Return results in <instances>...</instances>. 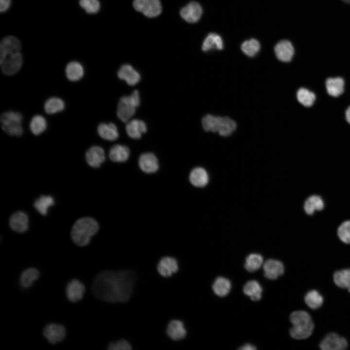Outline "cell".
Returning a JSON list of instances; mask_svg holds the SVG:
<instances>
[{
  "label": "cell",
  "mask_w": 350,
  "mask_h": 350,
  "mask_svg": "<svg viewBox=\"0 0 350 350\" xmlns=\"http://www.w3.org/2000/svg\"><path fill=\"white\" fill-rule=\"evenodd\" d=\"M260 44L255 39L244 41L241 45V49L243 52L249 57L255 56L260 50Z\"/></svg>",
  "instance_id": "60d3db41"
},
{
  "label": "cell",
  "mask_w": 350,
  "mask_h": 350,
  "mask_svg": "<svg viewBox=\"0 0 350 350\" xmlns=\"http://www.w3.org/2000/svg\"><path fill=\"white\" fill-rule=\"evenodd\" d=\"M22 115L18 112L13 111L3 113L0 116L1 128L8 135L20 137L23 133L21 125Z\"/></svg>",
  "instance_id": "8992f818"
},
{
  "label": "cell",
  "mask_w": 350,
  "mask_h": 350,
  "mask_svg": "<svg viewBox=\"0 0 350 350\" xmlns=\"http://www.w3.org/2000/svg\"><path fill=\"white\" fill-rule=\"evenodd\" d=\"M117 75L119 79L124 80L129 86L136 85L140 79V73L129 64L122 66Z\"/></svg>",
  "instance_id": "ac0fdd59"
},
{
  "label": "cell",
  "mask_w": 350,
  "mask_h": 350,
  "mask_svg": "<svg viewBox=\"0 0 350 350\" xmlns=\"http://www.w3.org/2000/svg\"><path fill=\"white\" fill-rule=\"evenodd\" d=\"M326 202L320 194L313 193L308 196L304 200L302 209L304 213L312 216L317 212H320L325 208Z\"/></svg>",
  "instance_id": "9c48e42d"
},
{
  "label": "cell",
  "mask_w": 350,
  "mask_h": 350,
  "mask_svg": "<svg viewBox=\"0 0 350 350\" xmlns=\"http://www.w3.org/2000/svg\"><path fill=\"white\" fill-rule=\"evenodd\" d=\"M333 281L339 287L347 288L350 286V269H344L334 272Z\"/></svg>",
  "instance_id": "8d00e7d4"
},
{
  "label": "cell",
  "mask_w": 350,
  "mask_h": 350,
  "mask_svg": "<svg viewBox=\"0 0 350 350\" xmlns=\"http://www.w3.org/2000/svg\"><path fill=\"white\" fill-rule=\"evenodd\" d=\"M133 6L137 11L149 18L157 17L162 11L160 0H134Z\"/></svg>",
  "instance_id": "ba28073f"
},
{
  "label": "cell",
  "mask_w": 350,
  "mask_h": 350,
  "mask_svg": "<svg viewBox=\"0 0 350 350\" xmlns=\"http://www.w3.org/2000/svg\"><path fill=\"white\" fill-rule=\"evenodd\" d=\"M349 292L350 293V286L348 288Z\"/></svg>",
  "instance_id": "c3c4849f"
},
{
  "label": "cell",
  "mask_w": 350,
  "mask_h": 350,
  "mask_svg": "<svg viewBox=\"0 0 350 350\" xmlns=\"http://www.w3.org/2000/svg\"><path fill=\"white\" fill-rule=\"evenodd\" d=\"M140 104V96L137 90H134L129 96L122 97L117 106L118 117L124 122H128L135 114L136 108Z\"/></svg>",
  "instance_id": "5b68a950"
},
{
  "label": "cell",
  "mask_w": 350,
  "mask_h": 350,
  "mask_svg": "<svg viewBox=\"0 0 350 350\" xmlns=\"http://www.w3.org/2000/svg\"><path fill=\"white\" fill-rule=\"evenodd\" d=\"M132 271H104L95 278L92 292L97 298L108 302H121L129 300L135 282Z\"/></svg>",
  "instance_id": "6da1fadb"
},
{
  "label": "cell",
  "mask_w": 350,
  "mask_h": 350,
  "mask_svg": "<svg viewBox=\"0 0 350 350\" xmlns=\"http://www.w3.org/2000/svg\"><path fill=\"white\" fill-rule=\"evenodd\" d=\"M29 126L31 132L37 136L45 131L47 128V123L44 117L36 115L32 118Z\"/></svg>",
  "instance_id": "e575fe53"
},
{
  "label": "cell",
  "mask_w": 350,
  "mask_h": 350,
  "mask_svg": "<svg viewBox=\"0 0 350 350\" xmlns=\"http://www.w3.org/2000/svg\"><path fill=\"white\" fill-rule=\"evenodd\" d=\"M178 269L176 260L172 257H163L158 265V273L164 277H169L176 273Z\"/></svg>",
  "instance_id": "ffe728a7"
},
{
  "label": "cell",
  "mask_w": 350,
  "mask_h": 350,
  "mask_svg": "<svg viewBox=\"0 0 350 350\" xmlns=\"http://www.w3.org/2000/svg\"><path fill=\"white\" fill-rule=\"evenodd\" d=\"M298 101L306 107L311 106L315 100V94L305 88H299L297 93Z\"/></svg>",
  "instance_id": "ab89813d"
},
{
  "label": "cell",
  "mask_w": 350,
  "mask_h": 350,
  "mask_svg": "<svg viewBox=\"0 0 350 350\" xmlns=\"http://www.w3.org/2000/svg\"><path fill=\"white\" fill-rule=\"evenodd\" d=\"M348 346L347 340L334 332L326 335L319 344V347L322 350H343Z\"/></svg>",
  "instance_id": "30bf717a"
},
{
  "label": "cell",
  "mask_w": 350,
  "mask_h": 350,
  "mask_svg": "<svg viewBox=\"0 0 350 350\" xmlns=\"http://www.w3.org/2000/svg\"><path fill=\"white\" fill-rule=\"evenodd\" d=\"M243 292L252 300L257 301L261 298L262 288L257 281L251 280L245 284L243 288Z\"/></svg>",
  "instance_id": "f546056e"
},
{
  "label": "cell",
  "mask_w": 350,
  "mask_h": 350,
  "mask_svg": "<svg viewBox=\"0 0 350 350\" xmlns=\"http://www.w3.org/2000/svg\"><path fill=\"white\" fill-rule=\"evenodd\" d=\"M43 334L50 343L54 344L65 338L66 329L62 325L50 323L44 328Z\"/></svg>",
  "instance_id": "8fae6325"
},
{
  "label": "cell",
  "mask_w": 350,
  "mask_h": 350,
  "mask_svg": "<svg viewBox=\"0 0 350 350\" xmlns=\"http://www.w3.org/2000/svg\"><path fill=\"white\" fill-rule=\"evenodd\" d=\"M129 155V148L125 145L120 144L113 146L110 149L109 154L110 159L117 162H125L128 159Z\"/></svg>",
  "instance_id": "4316f807"
},
{
  "label": "cell",
  "mask_w": 350,
  "mask_h": 350,
  "mask_svg": "<svg viewBox=\"0 0 350 350\" xmlns=\"http://www.w3.org/2000/svg\"><path fill=\"white\" fill-rule=\"evenodd\" d=\"M264 276L270 280L277 279L284 273V266L280 261L269 259L263 264Z\"/></svg>",
  "instance_id": "e0dca14e"
},
{
  "label": "cell",
  "mask_w": 350,
  "mask_h": 350,
  "mask_svg": "<svg viewBox=\"0 0 350 350\" xmlns=\"http://www.w3.org/2000/svg\"><path fill=\"white\" fill-rule=\"evenodd\" d=\"M263 262V258L259 254L253 253L245 259V267L248 272H253L259 269Z\"/></svg>",
  "instance_id": "f35d334b"
},
{
  "label": "cell",
  "mask_w": 350,
  "mask_h": 350,
  "mask_svg": "<svg viewBox=\"0 0 350 350\" xmlns=\"http://www.w3.org/2000/svg\"><path fill=\"white\" fill-rule=\"evenodd\" d=\"M292 327L289 331L291 336L296 339H304L310 337L314 329L310 315L306 311H296L290 315Z\"/></svg>",
  "instance_id": "7a4b0ae2"
},
{
  "label": "cell",
  "mask_w": 350,
  "mask_h": 350,
  "mask_svg": "<svg viewBox=\"0 0 350 350\" xmlns=\"http://www.w3.org/2000/svg\"><path fill=\"white\" fill-rule=\"evenodd\" d=\"M98 229V224L93 218H81L76 221L72 228L71 238L76 245L85 246L88 244L91 237Z\"/></svg>",
  "instance_id": "3957f363"
},
{
  "label": "cell",
  "mask_w": 350,
  "mask_h": 350,
  "mask_svg": "<svg viewBox=\"0 0 350 350\" xmlns=\"http://www.w3.org/2000/svg\"><path fill=\"white\" fill-rule=\"evenodd\" d=\"M85 292L84 285L76 279L72 280L70 281L66 289L67 298L72 302H76L81 300Z\"/></svg>",
  "instance_id": "9a60e30c"
},
{
  "label": "cell",
  "mask_w": 350,
  "mask_h": 350,
  "mask_svg": "<svg viewBox=\"0 0 350 350\" xmlns=\"http://www.w3.org/2000/svg\"><path fill=\"white\" fill-rule=\"evenodd\" d=\"M65 104L62 99L53 97L49 98L45 103V111L49 114H53L61 112L65 108Z\"/></svg>",
  "instance_id": "1f68e13d"
},
{
  "label": "cell",
  "mask_w": 350,
  "mask_h": 350,
  "mask_svg": "<svg viewBox=\"0 0 350 350\" xmlns=\"http://www.w3.org/2000/svg\"><path fill=\"white\" fill-rule=\"evenodd\" d=\"M336 235L346 245H350V219L343 221L337 227Z\"/></svg>",
  "instance_id": "d590c367"
},
{
  "label": "cell",
  "mask_w": 350,
  "mask_h": 350,
  "mask_svg": "<svg viewBox=\"0 0 350 350\" xmlns=\"http://www.w3.org/2000/svg\"><path fill=\"white\" fill-rule=\"evenodd\" d=\"M23 56L20 52L6 56L0 60L2 73L6 75H13L17 73L22 67Z\"/></svg>",
  "instance_id": "52a82bcc"
},
{
  "label": "cell",
  "mask_w": 350,
  "mask_h": 350,
  "mask_svg": "<svg viewBox=\"0 0 350 350\" xmlns=\"http://www.w3.org/2000/svg\"><path fill=\"white\" fill-rule=\"evenodd\" d=\"M39 276V273L37 269L35 268H28L22 273L20 278V284L23 288H29Z\"/></svg>",
  "instance_id": "d6a6232c"
},
{
  "label": "cell",
  "mask_w": 350,
  "mask_h": 350,
  "mask_svg": "<svg viewBox=\"0 0 350 350\" xmlns=\"http://www.w3.org/2000/svg\"><path fill=\"white\" fill-rule=\"evenodd\" d=\"M304 300L307 305L312 309L319 308L323 303L322 295L315 290L308 292L304 297Z\"/></svg>",
  "instance_id": "836d02e7"
},
{
  "label": "cell",
  "mask_w": 350,
  "mask_h": 350,
  "mask_svg": "<svg viewBox=\"0 0 350 350\" xmlns=\"http://www.w3.org/2000/svg\"><path fill=\"white\" fill-rule=\"evenodd\" d=\"M239 349L242 350H254L256 349V348L252 345L247 344L241 347Z\"/></svg>",
  "instance_id": "f6af8a7d"
},
{
  "label": "cell",
  "mask_w": 350,
  "mask_h": 350,
  "mask_svg": "<svg viewBox=\"0 0 350 350\" xmlns=\"http://www.w3.org/2000/svg\"><path fill=\"white\" fill-rule=\"evenodd\" d=\"M86 158L89 166L94 168L99 167L105 158L104 150L99 146H91L86 152Z\"/></svg>",
  "instance_id": "d6986e66"
},
{
  "label": "cell",
  "mask_w": 350,
  "mask_h": 350,
  "mask_svg": "<svg viewBox=\"0 0 350 350\" xmlns=\"http://www.w3.org/2000/svg\"><path fill=\"white\" fill-rule=\"evenodd\" d=\"M80 5L88 14L97 13L100 8L98 0H80Z\"/></svg>",
  "instance_id": "b9f144b4"
},
{
  "label": "cell",
  "mask_w": 350,
  "mask_h": 350,
  "mask_svg": "<svg viewBox=\"0 0 350 350\" xmlns=\"http://www.w3.org/2000/svg\"><path fill=\"white\" fill-rule=\"evenodd\" d=\"M131 349L130 344L123 339L112 342L108 346V349L110 350H130Z\"/></svg>",
  "instance_id": "7bdbcfd3"
},
{
  "label": "cell",
  "mask_w": 350,
  "mask_h": 350,
  "mask_svg": "<svg viewBox=\"0 0 350 350\" xmlns=\"http://www.w3.org/2000/svg\"><path fill=\"white\" fill-rule=\"evenodd\" d=\"M345 2L350 4V0H342Z\"/></svg>",
  "instance_id": "7dc6e473"
},
{
  "label": "cell",
  "mask_w": 350,
  "mask_h": 350,
  "mask_svg": "<svg viewBox=\"0 0 350 350\" xmlns=\"http://www.w3.org/2000/svg\"><path fill=\"white\" fill-rule=\"evenodd\" d=\"M54 204L53 198L50 195H42L34 203V207L42 215H46L48 208Z\"/></svg>",
  "instance_id": "74e56055"
},
{
  "label": "cell",
  "mask_w": 350,
  "mask_h": 350,
  "mask_svg": "<svg viewBox=\"0 0 350 350\" xmlns=\"http://www.w3.org/2000/svg\"><path fill=\"white\" fill-rule=\"evenodd\" d=\"M67 78L70 81L75 82L80 80L84 75V69L82 65L77 61L69 63L65 70Z\"/></svg>",
  "instance_id": "484cf974"
},
{
  "label": "cell",
  "mask_w": 350,
  "mask_h": 350,
  "mask_svg": "<svg viewBox=\"0 0 350 350\" xmlns=\"http://www.w3.org/2000/svg\"><path fill=\"white\" fill-rule=\"evenodd\" d=\"M11 0H0V11L4 12L10 7Z\"/></svg>",
  "instance_id": "ee69618b"
},
{
  "label": "cell",
  "mask_w": 350,
  "mask_h": 350,
  "mask_svg": "<svg viewBox=\"0 0 350 350\" xmlns=\"http://www.w3.org/2000/svg\"><path fill=\"white\" fill-rule=\"evenodd\" d=\"M180 14L186 21L195 23L200 18L202 14V8L199 3L192 1L181 8Z\"/></svg>",
  "instance_id": "7c38bea8"
},
{
  "label": "cell",
  "mask_w": 350,
  "mask_h": 350,
  "mask_svg": "<svg viewBox=\"0 0 350 350\" xmlns=\"http://www.w3.org/2000/svg\"><path fill=\"white\" fill-rule=\"evenodd\" d=\"M139 165L143 172L148 174L155 173L159 167L158 158L150 152L143 153L140 156Z\"/></svg>",
  "instance_id": "2e32d148"
},
{
  "label": "cell",
  "mask_w": 350,
  "mask_h": 350,
  "mask_svg": "<svg viewBox=\"0 0 350 350\" xmlns=\"http://www.w3.org/2000/svg\"><path fill=\"white\" fill-rule=\"evenodd\" d=\"M125 129L129 137L132 139H139L146 132L147 126L141 120L133 119L127 122Z\"/></svg>",
  "instance_id": "44dd1931"
},
{
  "label": "cell",
  "mask_w": 350,
  "mask_h": 350,
  "mask_svg": "<svg viewBox=\"0 0 350 350\" xmlns=\"http://www.w3.org/2000/svg\"><path fill=\"white\" fill-rule=\"evenodd\" d=\"M328 94L333 97H338L344 91V81L341 77L329 78L326 82Z\"/></svg>",
  "instance_id": "83f0119b"
},
{
  "label": "cell",
  "mask_w": 350,
  "mask_h": 350,
  "mask_svg": "<svg viewBox=\"0 0 350 350\" xmlns=\"http://www.w3.org/2000/svg\"><path fill=\"white\" fill-rule=\"evenodd\" d=\"M209 175L205 169L196 167L193 169L189 175V180L191 184L196 187H204L209 182Z\"/></svg>",
  "instance_id": "603a6c76"
},
{
  "label": "cell",
  "mask_w": 350,
  "mask_h": 350,
  "mask_svg": "<svg viewBox=\"0 0 350 350\" xmlns=\"http://www.w3.org/2000/svg\"><path fill=\"white\" fill-rule=\"evenodd\" d=\"M21 44L19 40L14 36L4 37L0 43V60L6 56L20 52Z\"/></svg>",
  "instance_id": "4fadbf2b"
},
{
  "label": "cell",
  "mask_w": 350,
  "mask_h": 350,
  "mask_svg": "<svg viewBox=\"0 0 350 350\" xmlns=\"http://www.w3.org/2000/svg\"><path fill=\"white\" fill-rule=\"evenodd\" d=\"M11 228L18 232H24L28 228V217L23 211H17L10 217L9 221Z\"/></svg>",
  "instance_id": "7402d4cb"
},
{
  "label": "cell",
  "mask_w": 350,
  "mask_h": 350,
  "mask_svg": "<svg viewBox=\"0 0 350 350\" xmlns=\"http://www.w3.org/2000/svg\"><path fill=\"white\" fill-rule=\"evenodd\" d=\"M99 135L103 139L113 141L119 136L116 126L113 123H101L97 127Z\"/></svg>",
  "instance_id": "d4e9b609"
},
{
  "label": "cell",
  "mask_w": 350,
  "mask_h": 350,
  "mask_svg": "<svg viewBox=\"0 0 350 350\" xmlns=\"http://www.w3.org/2000/svg\"><path fill=\"white\" fill-rule=\"evenodd\" d=\"M231 287L229 280L222 277H218L212 285L214 293L219 297H225L229 292Z\"/></svg>",
  "instance_id": "4dcf8cb0"
},
{
  "label": "cell",
  "mask_w": 350,
  "mask_h": 350,
  "mask_svg": "<svg viewBox=\"0 0 350 350\" xmlns=\"http://www.w3.org/2000/svg\"><path fill=\"white\" fill-rule=\"evenodd\" d=\"M223 42L221 37L215 33L209 34L205 39L202 46L204 52L213 49L221 50L223 48Z\"/></svg>",
  "instance_id": "f1b7e54d"
},
{
  "label": "cell",
  "mask_w": 350,
  "mask_h": 350,
  "mask_svg": "<svg viewBox=\"0 0 350 350\" xmlns=\"http://www.w3.org/2000/svg\"><path fill=\"white\" fill-rule=\"evenodd\" d=\"M277 58L284 62H290L294 54V48L291 42L287 40L279 41L274 48Z\"/></svg>",
  "instance_id": "5bb4252c"
},
{
  "label": "cell",
  "mask_w": 350,
  "mask_h": 350,
  "mask_svg": "<svg viewBox=\"0 0 350 350\" xmlns=\"http://www.w3.org/2000/svg\"><path fill=\"white\" fill-rule=\"evenodd\" d=\"M346 117L347 122L350 124V106L346 110Z\"/></svg>",
  "instance_id": "bcb514c9"
},
{
  "label": "cell",
  "mask_w": 350,
  "mask_h": 350,
  "mask_svg": "<svg viewBox=\"0 0 350 350\" xmlns=\"http://www.w3.org/2000/svg\"><path fill=\"white\" fill-rule=\"evenodd\" d=\"M168 335L174 340H180L186 335V331L182 322L178 320H172L167 328Z\"/></svg>",
  "instance_id": "cb8c5ba5"
},
{
  "label": "cell",
  "mask_w": 350,
  "mask_h": 350,
  "mask_svg": "<svg viewBox=\"0 0 350 350\" xmlns=\"http://www.w3.org/2000/svg\"><path fill=\"white\" fill-rule=\"evenodd\" d=\"M202 124L206 131L217 132L224 137L230 135L236 128V122L230 118L210 114L203 118Z\"/></svg>",
  "instance_id": "277c9868"
}]
</instances>
